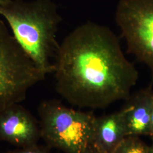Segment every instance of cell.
<instances>
[{"label": "cell", "instance_id": "1", "mask_svg": "<svg viewBox=\"0 0 153 153\" xmlns=\"http://www.w3.org/2000/svg\"><path fill=\"white\" fill-rule=\"evenodd\" d=\"M53 65L57 91L68 103L81 108H104L127 100L139 76L114 32L91 22L66 36Z\"/></svg>", "mask_w": 153, "mask_h": 153}, {"label": "cell", "instance_id": "2", "mask_svg": "<svg viewBox=\"0 0 153 153\" xmlns=\"http://www.w3.org/2000/svg\"><path fill=\"white\" fill-rule=\"evenodd\" d=\"M13 37L24 52L46 76L53 72L51 62L60 44L57 33L62 18L52 0H9L0 6Z\"/></svg>", "mask_w": 153, "mask_h": 153}, {"label": "cell", "instance_id": "3", "mask_svg": "<svg viewBox=\"0 0 153 153\" xmlns=\"http://www.w3.org/2000/svg\"><path fill=\"white\" fill-rule=\"evenodd\" d=\"M38 115L41 138L49 148L64 153H84L93 142L96 117L92 113L47 100L39 105Z\"/></svg>", "mask_w": 153, "mask_h": 153}, {"label": "cell", "instance_id": "4", "mask_svg": "<svg viewBox=\"0 0 153 153\" xmlns=\"http://www.w3.org/2000/svg\"><path fill=\"white\" fill-rule=\"evenodd\" d=\"M45 76L0 19V114L11 105L20 103L29 89Z\"/></svg>", "mask_w": 153, "mask_h": 153}, {"label": "cell", "instance_id": "5", "mask_svg": "<svg viewBox=\"0 0 153 153\" xmlns=\"http://www.w3.org/2000/svg\"><path fill=\"white\" fill-rule=\"evenodd\" d=\"M115 21L128 53L148 66L153 83V0H120Z\"/></svg>", "mask_w": 153, "mask_h": 153}, {"label": "cell", "instance_id": "6", "mask_svg": "<svg viewBox=\"0 0 153 153\" xmlns=\"http://www.w3.org/2000/svg\"><path fill=\"white\" fill-rule=\"evenodd\" d=\"M40 138L38 121L19 103L11 105L0 114V141L25 148L38 144Z\"/></svg>", "mask_w": 153, "mask_h": 153}, {"label": "cell", "instance_id": "7", "mask_svg": "<svg viewBox=\"0 0 153 153\" xmlns=\"http://www.w3.org/2000/svg\"><path fill=\"white\" fill-rule=\"evenodd\" d=\"M153 83L128 99L122 109L128 136H150V119L153 103Z\"/></svg>", "mask_w": 153, "mask_h": 153}, {"label": "cell", "instance_id": "8", "mask_svg": "<svg viewBox=\"0 0 153 153\" xmlns=\"http://www.w3.org/2000/svg\"><path fill=\"white\" fill-rule=\"evenodd\" d=\"M126 137L127 136L122 109L95 118L93 142L104 152L114 153Z\"/></svg>", "mask_w": 153, "mask_h": 153}, {"label": "cell", "instance_id": "9", "mask_svg": "<svg viewBox=\"0 0 153 153\" xmlns=\"http://www.w3.org/2000/svg\"><path fill=\"white\" fill-rule=\"evenodd\" d=\"M113 153H149V146L138 136H128Z\"/></svg>", "mask_w": 153, "mask_h": 153}, {"label": "cell", "instance_id": "10", "mask_svg": "<svg viewBox=\"0 0 153 153\" xmlns=\"http://www.w3.org/2000/svg\"><path fill=\"white\" fill-rule=\"evenodd\" d=\"M5 153H50L48 149L43 146L39 145L38 144L25 147L18 148L16 150L8 151Z\"/></svg>", "mask_w": 153, "mask_h": 153}, {"label": "cell", "instance_id": "11", "mask_svg": "<svg viewBox=\"0 0 153 153\" xmlns=\"http://www.w3.org/2000/svg\"><path fill=\"white\" fill-rule=\"evenodd\" d=\"M84 153H106L96 146L93 142L88 146Z\"/></svg>", "mask_w": 153, "mask_h": 153}, {"label": "cell", "instance_id": "12", "mask_svg": "<svg viewBox=\"0 0 153 153\" xmlns=\"http://www.w3.org/2000/svg\"><path fill=\"white\" fill-rule=\"evenodd\" d=\"M150 137L153 138V103L150 119Z\"/></svg>", "mask_w": 153, "mask_h": 153}, {"label": "cell", "instance_id": "13", "mask_svg": "<svg viewBox=\"0 0 153 153\" xmlns=\"http://www.w3.org/2000/svg\"><path fill=\"white\" fill-rule=\"evenodd\" d=\"M152 142L150 146H149V153H153V138H152Z\"/></svg>", "mask_w": 153, "mask_h": 153}, {"label": "cell", "instance_id": "14", "mask_svg": "<svg viewBox=\"0 0 153 153\" xmlns=\"http://www.w3.org/2000/svg\"><path fill=\"white\" fill-rule=\"evenodd\" d=\"M9 1V0H0V6L5 4L6 2H7Z\"/></svg>", "mask_w": 153, "mask_h": 153}, {"label": "cell", "instance_id": "15", "mask_svg": "<svg viewBox=\"0 0 153 153\" xmlns=\"http://www.w3.org/2000/svg\"><path fill=\"white\" fill-rule=\"evenodd\" d=\"M0 153H2L1 152V151H0Z\"/></svg>", "mask_w": 153, "mask_h": 153}]
</instances>
